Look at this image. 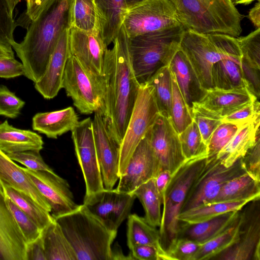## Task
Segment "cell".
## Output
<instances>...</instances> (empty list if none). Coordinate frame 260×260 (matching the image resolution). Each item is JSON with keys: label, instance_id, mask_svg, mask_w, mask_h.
I'll list each match as a JSON object with an SVG mask.
<instances>
[{"label": "cell", "instance_id": "obj_1", "mask_svg": "<svg viewBox=\"0 0 260 260\" xmlns=\"http://www.w3.org/2000/svg\"><path fill=\"white\" fill-rule=\"evenodd\" d=\"M128 39L122 26L112 47L107 49L104 58L103 116L111 136L119 145L140 87L131 64Z\"/></svg>", "mask_w": 260, "mask_h": 260}, {"label": "cell", "instance_id": "obj_2", "mask_svg": "<svg viewBox=\"0 0 260 260\" xmlns=\"http://www.w3.org/2000/svg\"><path fill=\"white\" fill-rule=\"evenodd\" d=\"M69 0H56L27 29L20 43L12 47L21 61L24 76L35 83L43 76L58 41L68 26Z\"/></svg>", "mask_w": 260, "mask_h": 260}, {"label": "cell", "instance_id": "obj_3", "mask_svg": "<svg viewBox=\"0 0 260 260\" xmlns=\"http://www.w3.org/2000/svg\"><path fill=\"white\" fill-rule=\"evenodd\" d=\"M73 247L77 260H112L117 232L109 230L84 205L54 218Z\"/></svg>", "mask_w": 260, "mask_h": 260}, {"label": "cell", "instance_id": "obj_4", "mask_svg": "<svg viewBox=\"0 0 260 260\" xmlns=\"http://www.w3.org/2000/svg\"><path fill=\"white\" fill-rule=\"evenodd\" d=\"M185 30L222 34L236 38L242 15L230 0H170Z\"/></svg>", "mask_w": 260, "mask_h": 260}, {"label": "cell", "instance_id": "obj_5", "mask_svg": "<svg viewBox=\"0 0 260 260\" xmlns=\"http://www.w3.org/2000/svg\"><path fill=\"white\" fill-rule=\"evenodd\" d=\"M185 30L179 25L128 38L131 64L140 85L147 83L159 70L169 66Z\"/></svg>", "mask_w": 260, "mask_h": 260}, {"label": "cell", "instance_id": "obj_6", "mask_svg": "<svg viewBox=\"0 0 260 260\" xmlns=\"http://www.w3.org/2000/svg\"><path fill=\"white\" fill-rule=\"evenodd\" d=\"M207 160V156L186 159L169 181L162 202L163 211L158 230L160 245L166 252L177 239L180 223L177 217L190 188Z\"/></svg>", "mask_w": 260, "mask_h": 260}, {"label": "cell", "instance_id": "obj_7", "mask_svg": "<svg viewBox=\"0 0 260 260\" xmlns=\"http://www.w3.org/2000/svg\"><path fill=\"white\" fill-rule=\"evenodd\" d=\"M180 49L184 53L206 90L213 89V66L221 59L240 53L237 38L222 34H199L185 30Z\"/></svg>", "mask_w": 260, "mask_h": 260}, {"label": "cell", "instance_id": "obj_8", "mask_svg": "<svg viewBox=\"0 0 260 260\" xmlns=\"http://www.w3.org/2000/svg\"><path fill=\"white\" fill-rule=\"evenodd\" d=\"M62 87L80 113L90 114L98 111L103 113L105 92L103 77L89 74L71 55L67 62Z\"/></svg>", "mask_w": 260, "mask_h": 260}, {"label": "cell", "instance_id": "obj_9", "mask_svg": "<svg viewBox=\"0 0 260 260\" xmlns=\"http://www.w3.org/2000/svg\"><path fill=\"white\" fill-rule=\"evenodd\" d=\"M159 115L153 87L147 83L140 85L132 113L120 145L119 177L124 172L136 148L150 129Z\"/></svg>", "mask_w": 260, "mask_h": 260}, {"label": "cell", "instance_id": "obj_10", "mask_svg": "<svg viewBox=\"0 0 260 260\" xmlns=\"http://www.w3.org/2000/svg\"><path fill=\"white\" fill-rule=\"evenodd\" d=\"M179 25L170 0H142L128 5L122 23L129 38Z\"/></svg>", "mask_w": 260, "mask_h": 260}, {"label": "cell", "instance_id": "obj_11", "mask_svg": "<svg viewBox=\"0 0 260 260\" xmlns=\"http://www.w3.org/2000/svg\"><path fill=\"white\" fill-rule=\"evenodd\" d=\"M245 173L241 158L231 166L225 167L216 156L207 157L204 168L187 193L180 213L212 203L226 182Z\"/></svg>", "mask_w": 260, "mask_h": 260}, {"label": "cell", "instance_id": "obj_12", "mask_svg": "<svg viewBox=\"0 0 260 260\" xmlns=\"http://www.w3.org/2000/svg\"><path fill=\"white\" fill-rule=\"evenodd\" d=\"M75 153L85 184V196L104 189L94 140L92 120L79 121L71 131Z\"/></svg>", "mask_w": 260, "mask_h": 260}, {"label": "cell", "instance_id": "obj_13", "mask_svg": "<svg viewBox=\"0 0 260 260\" xmlns=\"http://www.w3.org/2000/svg\"><path fill=\"white\" fill-rule=\"evenodd\" d=\"M248 208L240 210L238 241L212 259H260L259 198L251 201Z\"/></svg>", "mask_w": 260, "mask_h": 260}, {"label": "cell", "instance_id": "obj_14", "mask_svg": "<svg viewBox=\"0 0 260 260\" xmlns=\"http://www.w3.org/2000/svg\"><path fill=\"white\" fill-rule=\"evenodd\" d=\"M135 199L133 193L104 188L84 196L83 204L109 230L117 232L119 226L130 214Z\"/></svg>", "mask_w": 260, "mask_h": 260}, {"label": "cell", "instance_id": "obj_15", "mask_svg": "<svg viewBox=\"0 0 260 260\" xmlns=\"http://www.w3.org/2000/svg\"><path fill=\"white\" fill-rule=\"evenodd\" d=\"M150 143L159 165V171L173 175L186 160L181 148L179 134L170 119L158 115L150 129Z\"/></svg>", "mask_w": 260, "mask_h": 260}, {"label": "cell", "instance_id": "obj_16", "mask_svg": "<svg viewBox=\"0 0 260 260\" xmlns=\"http://www.w3.org/2000/svg\"><path fill=\"white\" fill-rule=\"evenodd\" d=\"M150 139V129L136 148L124 172L119 177L116 188L118 191L133 193L139 186L155 178L159 172Z\"/></svg>", "mask_w": 260, "mask_h": 260}, {"label": "cell", "instance_id": "obj_17", "mask_svg": "<svg viewBox=\"0 0 260 260\" xmlns=\"http://www.w3.org/2000/svg\"><path fill=\"white\" fill-rule=\"evenodd\" d=\"M21 168L49 203L50 213L54 218L70 213L78 207L66 180L55 173Z\"/></svg>", "mask_w": 260, "mask_h": 260}, {"label": "cell", "instance_id": "obj_18", "mask_svg": "<svg viewBox=\"0 0 260 260\" xmlns=\"http://www.w3.org/2000/svg\"><path fill=\"white\" fill-rule=\"evenodd\" d=\"M70 54L89 74L102 77L104 58L108 48L101 32L69 28Z\"/></svg>", "mask_w": 260, "mask_h": 260}, {"label": "cell", "instance_id": "obj_19", "mask_svg": "<svg viewBox=\"0 0 260 260\" xmlns=\"http://www.w3.org/2000/svg\"><path fill=\"white\" fill-rule=\"evenodd\" d=\"M92 128L104 186L111 189L119 178L120 145L111 136L102 111L94 112Z\"/></svg>", "mask_w": 260, "mask_h": 260}, {"label": "cell", "instance_id": "obj_20", "mask_svg": "<svg viewBox=\"0 0 260 260\" xmlns=\"http://www.w3.org/2000/svg\"><path fill=\"white\" fill-rule=\"evenodd\" d=\"M69 28L62 32L51 54L43 77L35 83L36 89L46 99L55 97L62 88V80L68 59L70 56Z\"/></svg>", "mask_w": 260, "mask_h": 260}, {"label": "cell", "instance_id": "obj_21", "mask_svg": "<svg viewBox=\"0 0 260 260\" xmlns=\"http://www.w3.org/2000/svg\"><path fill=\"white\" fill-rule=\"evenodd\" d=\"M26 243L0 193V260H26Z\"/></svg>", "mask_w": 260, "mask_h": 260}, {"label": "cell", "instance_id": "obj_22", "mask_svg": "<svg viewBox=\"0 0 260 260\" xmlns=\"http://www.w3.org/2000/svg\"><path fill=\"white\" fill-rule=\"evenodd\" d=\"M169 67L175 78L179 90L192 113L193 105L205 95L204 89L184 53L180 49L173 57Z\"/></svg>", "mask_w": 260, "mask_h": 260}, {"label": "cell", "instance_id": "obj_23", "mask_svg": "<svg viewBox=\"0 0 260 260\" xmlns=\"http://www.w3.org/2000/svg\"><path fill=\"white\" fill-rule=\"evenodd\" d=\"M258 100L248 88L232 90L213 88L207 90L201 106L222 118Z\"/></svg>", "mask_w": 260, "mask_h": 260}, {"label": "cell", "instance_id": "obj_24", "mask_svg": "<svg viewBox=\"0 0 260 260\" xmlns=\"http://www.w3.org/2000/svg\"><path fill=\"white\" fill-rule=\"evenodd\" d=\"M0 183L27 194L46 211L51 212L49 203L26 173L1 150Z\"/></svg>", "mask_w": 260, "mask_h": 260}, {"label": "cell", "instance_id": "obj_25", "mask_svg": "<svg viewBox=\"0 0 260 260\" xmlns=\"http://www.w3.org/2000/svg\"><path fill=\"white\" fill-rule=\"evenodd\" d=\"M240 210L226 212L199 223H180L177 239H187L203 244L231 226L238 218Z\"/></svg>", "mask_w": 260, "mask_h": 260}, {"label": "cell", "instance_id": "obj_26", "mask_svg": "<svg viewBox=\"0 0 260 260\" xmlns=\"http://www.w3.org/2000/svg\"><path fill=\"white\" fill-rule=\"evenodd\" d=\"M78 116L72 107L51 112L38 113L32 118L33 129L48 138L58 136L72 131L79 122Z\"/></svg>", "mask_w": 260, "mask_h": 260}, {"label": "cell", "instance_id": "obj_27", "mask_svg": "<svg viewBox=\"0 0 260 260\" xmlns=\"http://www.w3.org/2000/svg\"><path fill=\"white\" fill-rule=\"evenodd\" d=\"M259 116L241 126L216 157L225 167L242 157L259 137Z\"/></svg>", "mask_w": 260, "mask_h": 260}, {"label": "cell", "instance_id": "obj_28", "mask_svg": "<svg viewBox=\"0 0 260 260\" xmlns=\"http://www.w3.org/2000/svg\"><path fill=\"white\" fill-rule=\"evenodd\" d=\"M68 26L85 31H99L103 36L104 21L95 0H69Z\"/></svg>", "mask_w": 260, "mask_h": 260}, {"label": "cell", "instance_id": "obj_29", "mask_svg": "<svg viewBox=\"0 0 260 260\" xmlns=\"http://www.w3.org/2000/svg\"><path fill=\"white\" fill-rule=\"evenodd\" d=\"M241 53L231 55L216 62L211 70L214 88L232 90L248 88L241 65Z\"/></svg>", "mask_w": 260, "mask_h": 260}, {"label": "cell", "instance_id": "obj_30", "mask_svg": "<svg viewBox=\"0 0 260 260\" xmlns=\"http://www.w3.org/2000/svg\"><path fill=\"white\" fill-rule=\"evenodd\" d=\"M43 144L42 138L32 131L16 128L7 120L0 124V150L6 154L29 150L40 151Z\"/></svg>", "mask_w": 260, "mask_h": 260}, {"label": "cell", "instance_id": "obj_31", "mask_svg": "<svg viewBox=\"0 0 260 260\" xmlns=\"http://www.w3.org/2000/svg\"><path fill=\"white\" fill-rule=\"evenodd\" d=\"M41 237L47 260H77L73 247L54 218L42 231Z\"/></svg>", "mask_w": 260, "mask_h": 260}, {"label": "cell", "instance_id": "obj_32", "mask_svg": "<svg viewBox=\"0 0 260 260\" xmlns=\"http://www.w3.org/2000/svg\"><path fill=\"white\" fill-rule=\"evenodd\" d=\"M259 196L260 182L245 173L226 182L212 203L251 201Z\"/></svg>", "mask_w": 260, "mask_h": 260}, {"label": "cell", "instance_id": "obj_33", "mask_svg": "<svg viewBox=\"0 0 260 260\" xmlns=\"http://www.w3.org/2000/svg\"><path fill=\"white\" fill-rule=\"evenodd\" d=\"M127 244L130 249L136 245L154 247L158 251L160 260H167L166 252L160 243L159 231L150 225L145 219L136 214L127 217Z\"/></svg>", "mask_w": 260, "mask_h": 260}, {"label": "cell", "instance_id": "obj_34", "mask_svg": "<svg viewBox=\"0 0 260 260\" xmlns=\"http://www.w3.org/2000/svg\"><path fill=\"white\" fill-rule=\"evenodd\" d=\"M104 21L103 38L108 47L122 26L127 4L126 0H95Z\"/></svg>", "mask_w": 260, "mask_h": 260}, {"label": "cell", "instance_id": "obj_35", "mask_svg": "<svg viewBox=\"0 0 260 260\" xmlns=\"http://www.w3.org/2000/svg\"><path fill=\"white\" fill-rule=\"evenodd\" d=\"M249 202L245 200L201 205L180 213L177 219L180 222L189 224L199 223L226 212L239 211Z\"/></svg>", "mask_w": 260, "mask_h": 260}, {"label": "cell", "instance_id": "obj_36", "mask_svg": "<svg viewBox=\"0 0 260 260\" xmlns=\"http://www.w3.org/2000/svg\"><path fill=\"white\" fill-rule=\"evenodd\" d=\"M133 193L141 202L145 211L144 218L151 226L160 225L161 199L156 188L154 178L136 188Z\"/></svg>", "mask_w": 260, "mask_h": 260}, {"label": "cell", "instance_id": "obj_37", "mask_svg": "<svg viewBox=\"0 0 260 260\" xmlns=\"http://www.w3.org/2000/svg\"><path fill=\"white\" fill-rule=\"evenodd\" d=\"M240 213V211H239ZM239 215L235 222L218 235L201 244L192 260L212 259L236 243L239 237Z\"/></svg>", "mask_w": 260, "mask_h": 260}, {"label": "cell", "instance_id": "obj_38", "mask_svg": "<svg viewBox=\"0 0 260 260\" xmlns=\"http://www.w3.org/2000/svg\"><path fill=\"white\" fill-rule=\"evenodd\" d=\"M7 195L24 211L42 231L53 219L51 213L46 211L27 194L0 183Z\"/></svg>", "mask_w": 260, "mask_h": 260}, {"label": "cell", "instance_id": "obj_39", "mask_svg": "<svg viewBox=\"0 0 260 260\" xmlns=\"http://www.w3.org/2000/svg\"><path fill=\"white\" fill-rule=\"evenodd\" d=\"M147 83L153 88L154 97L159 114L170 119L172 101V82L171 73L169 66L159 70Z\"/></svg>", "mask_w": 260, "mask_h": 260}, {"label": "cell", "instance_id": "obj_40", "mask_svg": "<svg viewBox=\"0 0 260 260\" xmlns=\"http://www.w3.org/2000/svg\"><path fill=\"white\" fill-rule=\"evenodd\" d=\"M171 73L172 82V101L170 119L174 128L179 134L192 122L193 119L192 113L179 90L174 75L171 71Z\"/></svg>", "mask_w": 260, "mask_h": 260}, {"label": "cell", "instance_id": "obj_41", "mask_svg": "<svg viewBox=\"0 0 260 260\" xmlns=\"http://www.w3.org/2000/svg\"><path fill=\"white\" fill-rule=\"evenodd\" d=\"M179 138L183 155L186 159L207 156V146L203 141L199 129L194 121L181 133Z\"/></svg>", "mask_w": 260, "mask_h": 260}, {"label": "cell", "instance_id": "obj_42", "mask_svg": "<svg viewBox=\"0 0 260 260\" xmlns=\"http://www.w3.org/2000/svg\"><path fill=\"white\" fill-rule=\"evenodd\" d=\"M193 121L197 124L203 140L207 146L211 135L222 122V118L206 109L199 103L192 108Z\"/></svg>", "mask_w": 260, "mask_h": 260}, {"label": "cell", "instance_id": "obj_43", "mask_svg": "<svg viewBox=\"0 0 260 260\" xmlns=\"http://www.w3.org/2000/svg\"><path fill=\"white\" fill-rule=\"evenodd\" d=\"M237 39L241 53V61L260 70V28Z\"/></svg>", "mask_w": 260, "mask_h": 260}, {"label": "cell", "instance_id": "obj_44", "mask_svg": "<svg viewBox=\"0 0 260 260\" xmlns=\"http://www.w3.org/2000/svg\"><path fill=\"white\" fill-rule=\"evenodd\" d=\"M16 23L7 0H0V47L14 53L12 44Z\"/></svg>", "mask_w": 260, "mask_h": 260}, {"label": "cell", "instance_id": "obj_45", "mask_svg": "<svg viewBox=\"0 0 260 260\" xmlns=\"http://www.w3.org/2000/svg\"><path fill=\"white\" fill-rule=\"evenodd\" d=\"M4 197L6 204L21 231L26 244L40 237L42 231L35 222L7 195L4 194Z\"/></svg>", "mask_w": 260, "mask_h": 260}, {"label": "cell", "instance_id": "obj_46", "mask_svg": "<svg viewBox=\"0 0 260 260\" xmlns=\"http://www.w3.org/2000/svg\"><path fill=\"white\" fill-rule=\"evenodd\" d=\"M240 127L222 122L213 132L207 145V157L216 156L233 137Z\"/></svg>", "mask_w": 260, "mask_h": 260}, {"label": "cell", "instance_id": "obj_47", "mask_svg": "<svg viewBox=\"0 0 260 260\" xmlns=\"http://www.w3.org/2000/svg\"><path fill=\"white\" fill-rule=\"evenodd\" d=\"M25 102L17 97L7 86L0 85V116L16 118L20 114Z\"/></svg>", "mask_w": 260, "mask_h": 260}, {"label": "cell", "instance_id": "obj_48", "mask_svg": "<svg viewBox=\"0 0 260 260\" xmlns=\"http://www.w3.org/2000/svg\"><path fill=\"white\" fill-rule=\"evenodd\" d=\"M40 152L29 150L6 154L11 160L21 164L29 169L55 173L44 161Z\"/></svg>", "mask_w": 260, "mask_h": 260}, {"label": "cell", "instance_id": "obj_49", "mask_svg": "<svg viewBox=\"0 0 260 260\" xmlns=\"http://www.w3.org/2000/svg\"><path fill=\"white\" fill-rule=\"evenodd\" d=\"M200 246L194 241L178 238L166 252L167 260H192Z\"/></svg>", "mask_w": 260, "mask_h": 260}, {"label": "cell", "instance_id": "obj_50", "mask_svg": "<svg viewBox=\"0 0 260 260\" xmlns=\"http://www.w3.org/2000/svg\"><path fill=\"white\" fill-rule=\"evenodd\" d=\"M259 116V102L256 100L225 116L222 122H230L240 127Z\"/></svg>", "mask_w": 260, "mask_h": 260}, {"label": "cell", "instance_id": "obj_51", "mask_svg": "<svg viewBox=\"0 0 260 260\" xmlns=\"http://www.w3.org/2000/svg\"><path fill=\"white\" fill-rule=\"evenodd\" d=\"M246 173L260 182V139L241 157Z\"/></svg>", "mask_w": 260, "mask_h": 260}, {"label": "cell", "instance_id": "obj_52", "mask_svg": "<svg viewBox=\"0 0 260 260\" xmlns=\"http://www.w3.org/2000/svg\"><path fill=\"white\" fill-rule=\"evenodd\" d=\"M24 74L22 63L15 58H0V78H12Z\"/></svg>", "mask_w": 260, "mask_h": 260}, {"label": "cell", "instance_id": "obj_53", "mask_svg": "<svg viewBox=\"0 0 260 260\" xmlns=\"http://www.w3.org/2000/svg\"><path fill=\"white\" fill-rule=\"evenodd\" d=\"M133 259L160 260L158 250L153 246L147 245H136L131 249Z\"/></svg>", "mask_w": 260, "mask_h": 260}, {"label": "cell", "instance_id": "obj_54", "mask_svg": "<svg viewBox=\"0 0 260 260\" xmlns=\"http://www.w3.org/2000/svg\"><path fill=\"white\" fill-rule=\"evenodd\" d=\"M26 260H47L41 234L35 240L26 244Z\"/></svg>", "mask_w": 260, "mask_h": 260}, {"label": "cell", "instance_id": "obj_55", "mask_svg": "<svg viewBox=\"0 0 260 260\" xmlns=\"http://www.w3.org/2000/svg\"><path fill=\"white\" fill-rule=\"evenodd\" d=\"M172 175L169 171L161 170L158 172L154 178L155 185L161 199V203L167 187Z\"/></svg>", "mask_w": 260, "mask_h": 260}, {"label": "cell", "instance_id": "obj_56", "mask_svg": "<svg viewBox=\"0 0 260 260\" xmlns=\"http://www.w3.org/2000/svg\"><path fill=\"white\" fill-rule=\"evenodd\" d=\"M42 0H26V14L31 21L38 16V12Z\"/></svg>", "mask_w": 260, "mask_h": 260}, {"label": "cell", "instance_id": "obj_57", "mask_svg": "<svg viewBox=\"0 0 260 260\" xmlns=\"http://www.w3.org/2000/svg\"><path fill=\"white\" fill-rule=\"evenodd\" d=\"M248 18L257 28H260V2L257 1L255 6L250 10Z\"/></svg>", "mask_w": 260, "mask_h": 260}, {"label": "cell", "instance_id": "obj_58", "mask_svg": "<svg viewBox=\"0 0 260 260\" xmlns=\"http://www.w3.org/2000/svg\"><path fill=\"white\" fill-rule=\"evenodd\" d=\"M56 0H42L38 10L37 17L42 12L47 9Z\"/></svg>", "mask_w": 260, "mask_h": 260}, {"label": "cell", "instance_id": "obj_59", "mask_svg": "<svg viewBox=\"0 0 260 260\" xmlns=\"http://www.w3.org/2000/svg\"><path fill=\"white\" fill-rule=\"evenodd\" d=\"M0 58H14V54L0 47Z\"/></svg>", "mask_w": 260, "mask_h": 260}, {"label": "cell", "instance_id": "obj_60", "mask_svg": "<svg viewBox=\"0 0 260 260\" xmlns=\"http://www.w3.org/2000/svg\"><path fill=\"white\" fill-rule=\"evenodd\" d=\"M254 1H256V0H230L231 3L234 6H235L236 5H238V4L248 5ZM256 1H258L260 0H256Z\"/></svg>", "mask_w": 260, "mask_h": 260}, {"label": "cell", "instance_id": "obj_61", "mask_svg": "<svg viewBox=\"0 0 260 260\" xmlns=\"http://www.w3.org/2000/svg\"><path fill=\"white\" fill-rule=\"evenodd\" d=\"M22 0H7L10 10L12 13H13V11L15 7Z\"/></svg>", "mask_w": 260, "mask_h": 260}, {"label": "cell", "instance_id": "obj_62", "mask_svg": "<svg viewBox=\"0 0 260 260\" xmlns=\"http://www.w3.org/2000/svg\"><path fill=\"white\" fill-rule=\"evenodd\" d=\"M142 0H126L127 6Z\"/></svg>", "mask_w": 260, "mask_h": 260}, {"label": "cell", "instance_id": "obj_63", "mask_svg": "<svg viewBox=\"0 0 260 260\" xmlns=\"http://www.w3.org/2000/svg\"><path fill=\"white\" fill-rule=\"evenodd\" d=\"M0 193H2V194H4V191H3V189L2 188V187L0 184Z\"/></svg>", "mask_w": 260, "mask_h": 260}]
</instances>
